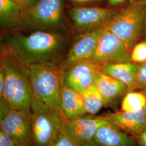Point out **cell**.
<instances>
[{
  "instance_id": "cell-5",
  "label": "cell",
  "mask_w": 146,
  "mask_h": 146,
  "mask_svg": "<svg viewBox=\"0 0 146 146\" xmlns=\"http://www.w3.org/2000/svg\"><path fill=\"white\" fill-rule=\"evenodd\" d=\"M62 112L33 96L31 102V133L34 146H48L62 131Z\"/></svg>"
},
{
  "instance_id": "cell-21",
  "label": "cell",
  "mask_w": 146,
  "mask_h": 146,
  "mask_svg": "<svg viewBox=\"0 0 146 146\" xmlns=\"http://www.w3.org/2000/svg\"><path fill=\"white\" fill-rule=\"evenodd\" d=\"M131 61L141 64L146 62V41L137 43L133 47L131 54Z\"/></svg>"
},
{
  "instance_id": "cell-27",
  "label": "cell",
  "mask_w": 146,
  "mask_h": 146,
  "mask_svg": "<svg viewBox=\"0 0 146 146\" xmlns=\"http://www.w3.org/2000/svg\"><path fill=\"white\" fill-rule=\"evenodd\" d=\"M126 0H108L110 5H117L124 3Z\"/></svg>"
},
{
  "instance_id": "cell-22",
  "label": "cell",
  "mask_w": 146,
  "mask_h": 146,
  "mask_svg": "<svg viewBox=\"0 0 146 146\" xmlns=\"http://www.w3.org/2000/svg\"><path fill=\"white\" fill-rule=\"evenodd\" d=\"M146 88V62L140 64L133 90Z\"/></svg>"
},
{
  "instance_id": "cell-25",
  "label": "cell",
  "mask_w": 146,
  "mask_h": 146,
  "mask_svg": "<svg viewBox=\"0 0 146 146\" xmlns=\"http://www.w3.org/2000/svg\"><path fill=\"white\" fill-rule=\"evenodd\" d=\"M134 137L139 146H146V131L140 135Z\"/></svg>"
},
{
  "instance_id": "cell-31",
  "label": "cell",
  "mask_w": 146,
  "mask_h": 146,
  "mask_svg": "<svg viewBox=\"0 0 146 146\" xmlns=\"http://www.w3.org/2000/svg\"><path fill=\"white\" fill-rule=\"evenodd\" d=\"M142 34H143V35L144 36V37L146 38V20L145 22V24H144V26H143V29H142Z\"/></svg>"
},
{
  "instance_id": "cell-19",
  "label": "cell",
  "mask_w": 146,
  "mask_h": 146,
  "mask_svg": "<svg viewBox=\"0 0 146 146\" xmlns=\"http://www.w3.org/2000/svg\"><path fill=\"white\" fill-rule=\"evenodd\" d=\"M81 94L88 115H95L103 107H106L104 99L94 86L84 90Z\"/></svg>"
},
{
  "instance_id": "cell-17",
  "label": "cell",
  "mask_w": 146,
  "mask_h": 146,
  "mask_svg": "<svg viewBox=\"0 0 146 146\" xmlns=\"http://www.w3.org/2000/svg\"><path fill=\"white\" fill-rule=\"evenodd\" d=\"M140 64L135 63H118L101 66L100 70L126 85L128 92L133 91Z\"/></svg>"
},
{
  "instance_id": "cell-10",
  "label": "cell",
  "mask_w": 146,
  "mask_h": 146,
  "mask_svg": "<svg viewBox=\"0 0 146 146\" xmlns=\"http://www.w3.org/2000/svg\"><path fill=\"white\" fill-rule=\"evenodd\" d=\"M117 12L114 8L77 7L70 10L69 16L77 29L86 32L104 27Z\"/></svg>"
},
{
  "instance_id": "cell-9",
  "label": "cell",
  "mask_w": 146,
  "mask_h": 146,
  "mask_svg": "<svg viewBox=\"0 0 146 146\" xmlns=\"http://www.w3.org/2000/svg\"><path fill=\"white\" fill-rule=\"evenodd\" d=\"M106 121L100 116L87 115L74 120L62 116V131L78 146H92L94 136Z\"/></svg>"
},
{
  "instance_id": "cell-1",
  "label": "cell",
  "mask_w": 146,
  "mask_h": 146,
  "mask_svg": "<svg viewBox=\"0 0 146 146\" xmlns=\"http://www.w3.org/2000/svg\"><path fill=\"white\" fill-rule=\"evenodd\" d=\"M0 70L5 78V90L1 98L13 109L31 116L33 92L29 70L10 47L1 50Z\"/></svg>"
},
{
  "instance_id": "cell-23",
  "label": "cell",
  "mask_w": 146,
  "mask_h": 146,
  "mask_svg": "<svg viewBox=\"0 0 146 146\" xmlns=\"http://www.w3.org/2000/svg\"><path fill=\"white\" fill-rule=\"evenodd\" d=\"M48 146H78L61 131Z\"/></svg>"
},
{
  "instance_id": "cell-2",
  "label": "cell",
  "mask_w": 146,
  "mask_h": 146,
  "mask_svg": "<svg viewBox=\"0 0 146 146\" xmlns=\"http://www.w3.org/2000/svg\"><path fill=\"white\" fill-rule=\"evenodd\" d=\"M64 40L59 34L37 31L28 35L15 34L11 37L10 46L27 66L50 62L60 52Z\"/></svg>"
},
{
  "instance_id": "cell-30",
  "label": "cell",
  "mask_w": 146,
  "mask_h": 146,
  "mask_svg": "<svg viewBox=\"0 0 146 146\" xmlns=\"http://www.w3.org/2000/svg\"><path fill=\"white\" fill-rule=\"evenodd\" d=\"M74 2H78V3H86V2H92V1H95L97 0H72Z\"/></svg>"
},
{
  "instance_id": "cell-13",
  "label": "cell",
  "mask_w": 146,
  "mask_h": 146,
  "mask_svg": "<svg viewBox=\"0 0 146 146\" xmlns=\"http://www.w3.org/2000/svg\"><path fill=\"white\" fill-rule=\"evenodd\" d=\"M104 27L84 32L77 38L68 52L64 64L67 68L74 63L90 60L94 54Z\"/></svg>"
},
{
  "instance_id": "cell-26",
  "label": "cell",
  "mask_w": 146,
  "mask_h": 146,
  "mask_svg": "<svg viewBox=\"0 0 146 146\" xmlns=\"http://www.w3.org/2000/svg\"><path fill=\"white\" fill-rule=\"evenodd\" d=\"M5 86V78L3 72L0 70V96L2 98Z\"/></svg>"
},
{
  "instance_id": "cell-28",
  "label": "cell",
  "mask_w": 146,
  "mask_h": 146,
  "mask_svg": "<svg viewBox=\"0 0 146 146\" xmlns=\"http://www.w3.org/2000/svg\"><path fill=\"white\" fill-rule=\"evenodd\" d=\"M13 1L18 3L19 5H21V7L24 9H26L28 7L25 0H13Z\"/></svg>"
},
{
  "instance_id": "cell-14",
  "label": "cell",
  "mask_w": 146,
  "mask_h": 146,
  "mask_svg": "<svg viewBox=\"0 0 146 146\" xmlns=\"http://www.w3.org/2000/svg\"><path fill=\"white\" fill-rule=\"evenodd\" d=\"M94 86L104 99L106 107L116 111L118 101L128 93L125 84L101 71L98 74Z\"/></svg>"
},
{
  "instance_id": "cell-32",
  "label": "cell",
  "mask_w": 146,
  "mask_h": 146,
  "mask_svg": "<svg viewBox=\"0 0 146 146\" xmlns=\"http://www.w3.org/2000/svg\"><path fill=\"white\" fill-rule=\"evenodd\" d=\"M141 90V92H142L144 94L146 95V88L143 89H141V90Z\"/></svg>"
},
{
  "instance_id": "cell-8",
  "label": "cell",
  "mask_w": 146,
  "mask_h": 146,
  "mask_svg": "<svg viewBox=\"0 0 146 146\" xmlns=\"http://www.w3.org/2000/svg\"><path fill=\"white\" fill-rule=\"evenodd\" d=\"M63 13V0H39L29 9L27 21L35 28H55L61 25Z\"/></svg>"
},
{
  "instance_id": "cell-33",
  "label": "cell",
  "mask_w": 146,
  "mask_h": 146,
  "mask_svg": "<svg viewBox=\"0 0 146 146\" xmlns=\"http://www.w3.org/2000/svg\"><path fill=\"white\" fill-rule=\"evenodd\" d=\"M140 2H141V3H144V4H146V0H138Z\"/></svg>"
},
{
  "instance_id": "cell-34",
  "label": "cell",
  "mask_w": 146,
  "mask_h": 146,
  "mask_svg": "<svg viewBox=\"0 0 146 146\" xmlns=\"http://www.w3.org/2000/svg\"><path fill=\"white\" fill-rule=\"evenodd\" d=\"M143 111H144V112H145V113L146 114V106H145V107L144 108V109H143Z\"/></svg>"
},
{
  "instance_id": "cell-6",
  "label": "cell",
  "mask_w": 146,
  "mask_h": 146,
  "mask_svg": "<svg viewBox=\"0 0 146 146\" xmlns=\"http://www.w3.org/2000/svg\"><path fill=\"white\" fill-rule=\"evenodd\" d=\"M0 128L16 146H34L31 116L13 109L2 98L0 101Z\"/></svg>"
},
{
  "instance_id": "cell-15",
  "label": "cell",
  "mask_w": 146,
  "mask_h": 146,
  "mask_svg": "<svg viewBox=\"0 0 146 146\" xmlns=\"http://www.w3.org/2000/svg\"><path fill=\"white\" fill-rule=\"evenodd\" d=\"M92 146H139L135 139L109 122L100 125Z\"/></svg>"
},
{
  "instance_id": "cell-20",
  "label": "cell",
  "mask_w": 146,
  "mask_h": 146,
  "mask_svg": "<svg viewBox=\"0 0 146 146\" xmlns=\"http://www.w3.org/2000/svg\"><path fill=\"white\" fill-rule=\"evenodd\" d=\"M146 105V95L141 90L128 92L125 94L121 104V110L138 111L143 110Z\"/></svg>"
},
{
  "instance_id": "cell-4",
  "label": "cell",
  "mask_w": 146,
  "mask_h": 146,
  "mask_svg": "<svg viewBox=\"0 0 146 146\" xmlns=\"http://www.w3.org/2000/svg\"><path fill=\"white\" fill-rule=\"evenodd\" d=\"M146 20V4L137 1L118 11L104 27L133 49L141 37Z\"/></svg>"
},
{
  "instance_id": "cell-11",
  "label": "cell",
  "mask_w": 146,
  "mask_h": 146,
  "mask_svg": "<svg viewBox=\"0 0 146 146\" xmlns=\"http://www.w3.org/2000/svg\"><path fill=\"white\" fill-rule=\"evenodd\" d=\"M100 65L90 60L74 63L66 68L64 84L80 93L93 86Z\"/></svg>"
},
{
  "instance_id": "cell-18",
  "label": "cell",
  "mask_w": 146,
  "mask_h": 146,
  "mask_svg": "<svg viewBox=\"0 0 146 146\" xmlns=\"http://www.w3.org/2000/svg\"><path fill=\"white\" fill-rule=\"evenodd\" d=\"M23 8L13 0H0L1 25L6 28H15L23 19Z\"/></svg>"
},
{
  "instance_id": "cell-3",
  "label": "cell",
  "mask_w": 146,
  "mask_h": 146,
  "mask_svg": "<svg viewBox=\"0 0 146 146\" xmlns=\"http://www.w3.org/2000/svg\"><path fill=\"white\" fill-rule=\"evenodd\" d=\"M33 96L55 110L62 111L61 95L66 66L51 61L29 65Z\"/></svg>"
},
{
  "instance_id": "cell-16",
  "label": "cell",
  "mask_w": 146,
  "mask_h": 146,
  "mask_svg": "<svg viewBox=\"0 0 146 146\" xmlns=\"http://www.w3.org/2000/svg\"><path fill=\"white\" fill-rule=\"evenodd\" d=\"M61 104L63 115L68 119L74 120L88 115L81 93L65 84L61 91Z\"/></svg>"
},
{
  "instance_id": "cell-7",
  "label": "cell",
  "mask_w": 146,
  "mask_h": 146,
  "mask_svg": "<svg viewBox=\"0 0 146 146\" xmlns=\"http://www.w3.org/2000/svg\"><path fill=\"white\" fill-rule=\"evenodd\" d=\"M131 50L125 43L104 28L90 60L101 66L118 63L130 62H131Z\"/></svg>"
},
{
  "instance_id": "cell-29",
  "label": "cell",
  "mask_w": 146,
  "mask_h": 146,
  "mask_svg": "<svg viewBox=\"0 0 146 146\" xmlns=\"http://www.w3.org/2000/svg\"><path fill=\"white\" fill-rule=\"evenodd\" d=\"M25 1L26 2L27 5L29 7L34 5L36 3L37 0H25Z\"/></svg>"
},
{
  "instance_id": "cell-12",
  "label": "cell",
  "mask_w": 146,
  "mask_h": 146,
  "mask_svg": "<svg viewBox=\"0 0 146 146\" xmlns=\"http://www.w3.org/2000/svg\"><path fill=\"white\" fill-rule=\"evenodd\" d=\"M100 117L133 137L146 131V115L143 110L138 111L117 110L100 115Z\"/></svg>"
},
{
  "instance_id": "cell-24",
  "label": "cell",
  "mask_w": 146,
  "mask_h": 146,
  "mask_svg": "<svg viewBox=\"0 0 146 146\" xmlns=\"http://www.w3.org/2000/svg\"><path fill=\"white\" fill-rule=\"evenodd\" d=\"M0 146H16L9 137L0 130Z\"/></svg>"
}]
</instances>
